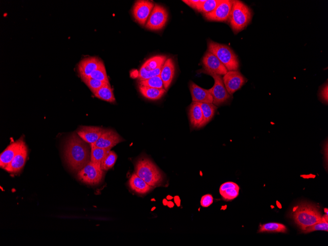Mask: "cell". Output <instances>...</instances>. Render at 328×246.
<instances>
[{
	"label": "cell",
	"mask_w": 328,
	"mask_h": 246,
	"mask_svg": "<svg viewBox=\"0 0 328 246\" xmlns=\"http://www.w3.org/2000/svg\"><path fill=\"white\" fill-rule=\"evenodd\" d=\"M87 143L76 134L66 142L65 156L69 167L74 172H79L90 161V153Z\"/></svg>",
	"instance_id": "cell-1"
},
{
	"label": "cell",
	"mask_w": 328,
	"mask_h": 246,
	"mask_svg": "<svg viewBox=\"0 0 328 246\" xmlns=\"http://www.w3.org/2000/svg\"><path fill=\"white\" fill-rule=\"evenodd\" d=\"M292 216L295 223L303 230L318 223L322 217L318 207L308 203H302L296 206Z\"/></svg>",
	"instance_id": "cell-2"
},
{
	"label": "cell",
	"mask_w": 328,
	"mask_h": 246,
	"mask_svg": "<svg viewBox=\"0 0 328 246\" xmlns=\"http://www.w3.org/2000/svg\"><path fill=\"white\" fill-rule=\"evenodd\" d=\"M135 174L149 185L155 187L163 182L164 177L157 166L149 159L139 160L135 166Z\"/></svg>",
	"instance_id": "cell-3"
},
{
	"label": "cell",
	"mask_w": 328,
	"mask_h": 246,
	"mask_svg": "<svg viewBox=\"0 0 328 246\" xmlns=\"http://www.w3.org/2000/svg\"><path fill=\"white\" fill-rule=\"evenodd\" d=\"M253 16L251 10L241 1H234L229 22L234 32L243 30L250 23Z\"/></svg>",
	"instance_id": "cell-4"
},
{
	"label": "cell",
	"mask_w": 328,
	"mask_h": 246,
	"mask_svg": "<svg viewBox=\"0 0 328 246\" xmlns=\"http://www.w3.org/2000/svg\"><path fill=\"white\" fill-rule=\"evenodd\" d=\"M208 52L216 56L229 71L238 70L240 67L238 57L228 46L210 41L208 42Z\"/></svg>",
	"instance_id": "cell-5"
},
{
	"label": "cell",
	"mask_w": 328,
	"mask_h": 246,
	"mask_svg": "<svg viewBox=\"0 0 328 246\" xmlns=\"http://www.w3.org/2000/svg\"><path fill=\"white\" fill-rule=\"evenodd\" d=\"M202 72L211 76L214 79V85L208 89L213 97V104L215 106H220L227 103L231 99V95L225 88L222 76L204 70Z\"/></svg>",
	"instance_id": "cell-6"
},
{
	"label": "cell",
	"mask_w": 328,
	"mask_h": 246,
	"mask_svg": "<svg viewBox=\"0 0 328 246\" xmlns=\"http://www.w3.org/2000/svg\"><path fill=\"white\" fill-rule=\"evenodd\" d=\"M104 176L103 171L90 161L78 172L77 178L81 182L95 185L101 182Z\"/></svg>",
	"instance_id": "cell-7"
},
{
	"label": "cell",
	"mask_w": 328,
	"mask_h": 246,
	"mask_svg": "<svg viewBox=\"0 0 328 246\" xmlns=\"http://www.w3.org/2000/svg\"><path fill=\"white\" fill-rule=\"evenodd\" d=\"M168 18L166 9L163 6L156 5L146 24V27L151 30L162 29L166 25Z\"/></svg>",
	"instance_id": "cell-8"
},
{
	"label": "cell",
	"mask_w": 328,
	"mask_h": 246,
	"mask_svg": "<svg viewBox=\"0 0 328 246\" xmlns=\"http://www.w3.org/2000/svg\"><path fill=\"white\" fill-rule=\"evenodd\" d=\"M233 3L234 1L231 0H222V2L213 12L204 14V17L210 21L227 22L229 20Z\"/></svg>",
	"instance_id": "cell-9"
},
{
	"label": "cell",
	"mask_w": 328,
	"mask_h": 246,
	"mask_svg": "<svg viewBox=\"0 0 328 246\" xmlns=\"http://www.w3.org/2000/svg\"><path fill=\"white\" fill-rule=\"evenodd\" d=\"M223 80L225 88L231 95L240 89L247 81V79L238 70L228 71L224 75Z\"/></svg>",
	"instance_id": "cell-10"
},
{
	"label": "cell",
	"mask_w": 328,
	"mask_h": 246,
	"mask_svg": "<svg viewBox=\"0 0 328 246\" xmlns=\"http://www.w3.org/2000/svg\"><path fill=\"white\" fill-rule=\"evenodd\" d=\"M153 7L154 4L151 1L141 0L135 2L133 9V15L139 24L145 25Z\"/></svg>",
	"instance_id": "cell-11"
},
{
	"label": "cell",
	"mask_w": 328,
	"mask_h": 246,
	"mask_svg": "<svg viewBox=\"0 0 328 246\" xmlns=\"http://www.w3.org/2000/svg\"><path fill=\"white\" fill-rule=\"evenodd\" d=\"M202 63L204 70L219 75H224L228 70L221 62L212 53L207 52L204 55Z\"/></svg>",
	"instance_id": "cell-12"
},
{
	"label": "cell",
	"mask_w": 328,
	"mask_h": 246,
	"mask_svg": "<svg viewBox=\"0 0 328 246\" xmlns=\"http://www.w3.org/2000/svg\"><path fill=\"white\" fill-rule=\"evenodd\" d=\"M123 141V139L117 133L105 130L97 142L93 145L100 148L111 149Z\"/></svg>",
	"instance_id": "cell-13"
},
{
	"label": "cell",
	"mask_w": 328,
	"mask_h": 246,
	"mask_svg": "<svg viewBox=\"0 0 328 246\" xmlns=\"http://www.w3.org/2000/svg\"><path fill=\"white\" fill-rule=\"evenodd\" d=\"M23 138L11 144L0 156V167L5 169L13 161L24 144Z\"/></svg>",
	"instance_id": "cell-14"
},
{
	"label": "cell",
	"mask_w": 328,
	"mask_h": 246,
	"mask_svg": "<svg viewBox=\"0 0 328 246\" xmlns=\"http://www.w3.org/2000/svg\"><path fill=\"white\" fill-rule=\"evenodd\" d=\"M27 156L28 149L24 142L13 161L4 170L10 173H19L24 167Z\"/></svg>",
	"instance_id": "cell-15"
},
{
	"label": "cell",
	"mask_w": 328,
	"mask_h": 246,
	"mask_svg": "<svg viewBox=\"0 0 328 246\" xmlns=\"http://www.w3.org/2000/svg\"><path fill=\"white\" fill-rule=\"evenodd\" d=\"M103 63L97 57H92L82 60L78 65V71L82 78H87Z\"/></svg>",
	"instance_id": "cell-16"
},
{
	"label": "cell",
	"mask_w": 328,
	"mask_h": 246,
	"mask_svg": "<svg viewBox=\"0 0 328 246\" xmlns=\"http://www.w3.org/2000/svg\"><path fill=\"white\" fill-rule=\"evenodd\" d=\"M105 131L99 127H84L77 132V134L85 142L92 145L97 142Z\"/></svg>",
	"instance_id": "cell-17"
},
{
	"label": "cell",
	"mask_w": 328,
	"mask_h": 246,
	"mask_svg": "<svg viewBox=\"0 0 328 246\" xmlns=\"http://www.w3.org/2000/svg\"><path fill=\"white\" fill-rule=\"evenodd\" d=\"M189 88L193 102L213 103V97L208 89H204L193 82H190Z\"/></svg>",
	"instance_id": "cell-18"
},
{
	"label": "cell",
	"mask_w": 328,
	"mask_h": 246,
	"mask_svg": "<svg viewBox=\"0 0 328 246\" xmlns=\"http://www.w3.org/2000/svg\"><path fill=\"white\" fill-rule=\"evenodd\" d=\"M175 73V65L172 59L169 58L165 61L162 69L160 77L164 89L167 90L171 84Z\"/></svg>",
	"instance_id": "cell-19"
},
{
	"label": "cell",
	"mask_w": 328,
	"mask_h": 246,
	"mask_svg": "<svg viewBox=\"0 0 328 246\" xmlns=\"http://www.w3.org/2000/svg\"><path fill=\"white\" fill-rule=\"evenodd\" d=\"M189 115L191 124L194 128H202L203 117L202 110L198 102H193L192 103Z\"/></svg>",
	"instance_id": "cell-20"
},
{
	"label": "cell",
	"mask_w": 328,
	"mask_h": 246,
	"mask_svg": "<svg viewBox=\"0 0 328 246\" xmlns=\"http://www.w3.org/2000/svg\"><path fill=\"white\" fill-rule=\"evenodd\" d=\"M129 185L130 188L133 191L141 195L148 193L154 188L147 184L135 173L133 174L131 177L129 181Z\"/></svg>",
	"instance_id": "cell-21"
},
{
	"label": "cell",
	"mask_w": 328,
	"mask_h": 246,
	"mask_svg": "<svg viewBox=\"0 0 328 246\" xmlns=\"http://www.w3.org/2000/svg\"><path fill=\"white\" fill-rule=\"evenodd\" d=\"M90 145L91 147L90 161L101 168V163L103 160L111 149L100 148L93 144Z\"/></svg>",
	"instance_id": "cell-22"
},
{
	"label": "cell",
	"mask_w": 328,
	"mask_h": 246,
	"mask_svg": "<svg viewBox=\"0 0 328 246\" xmlns=\"http://www.w3.org/2000/svg\"><path fill=\"white\" fill-rule=\"evenodd\" d=\"M139 89L143 96L153 100L160 99L166 92L165 89H156L140 85H139Z\"/></svg>",
	"instance_id": "cell-23"
},
{
	"label": "cell",
	"mask_w": 328,
	"mask_h": 246,
	"mask_svg": "<svg viewBox=\"0 0 328 246\" xmlns=\"http://www.w3.org/2000/svg\"><path fill=\"white\" fill-rule=\"evenodd\" d=\"M93 94L96 97L108 102L113 103L116 100L113 89L110 85H107L102 87Z\"/></svg>",
	"instance_id": "cell-24"
},
{
	"label": "cell",
	"mask_w": 328,
	"mask_h": 246,
	"mask_svg": "<svg viewBox=\"0 0 328 246\" xmlns=\"http://www.w3.org/2000/svg\"><path fill=\"white\" fill-rule=\"evenodd\" d=\"M202 110L203 120L201 127L205 126L212 119L217 107L213 103H199Z\"/></svg>",
	"instance_id": "cell-25"
},
{
	"label": "cell",
	"mask_w": 328,
	"mask_h": 246,
	"mask_svg": "<svg viewBox=\"0 0 328 246\" xmlns=\"http://www.w3.org/2000/svg\"><path fill=\"white\" fill-rule=\"evenodd\" d=\"M287 228L283 224L277 223H269L261 225L259 232H282L286 233Z\"/></svg>",
	"instance_id": "cell-26"
},
{
	"label": "cell",
	"mask_w": 328,
	"mask_h": 246,
	"mask_svg": "<svg viewBox=\"0 0 328 246\" xmlns=\"http://www.w3.org/2000/svg\"><path fill=\"white\" fill-rule=\"evenodd\" d=\"M167 60L164 56H156L148 60L142 66L147 70H153L163 66Z\"/></svg>",
	"instance_id": "cell-27"
},
{
	"label": "cell",
	"mask_w": 328,
	"mask_h": 246,
	"mask_svg": "<svg viewBox=\"0 0 328 246\" xmlns=\"http://www.w3.org/2000/svg\"><path fill=\"white\" fill-rule=\"evenodd\" d=\"M328 213L322 216L321 219L316 224L306 228L304 231L305 233L313 232L314 231H328Z\"/></svg>",
	"instance_id": "cell-28"
},
{
	"label": "cell",
	"mask_w": 328,
	"mask_h": 246,
	"mask_svg": "<svg viewBox=\"0 0 328 246\" xmlns=\"http://www.w3.org/2000/svg\"><path fill=\"white\" fill-rule=\"evenodd\" d=\"M117 155L113 151L109 152L101 163V169L106 171L113 167L117 160Z\"/></svg>",
	"instance_id": "cell-29"
},
{
	"label": "cell",
	"mask_w": 328,
	"mask_h": 246,
	"mask_svg": "<svg viewBox=\"0 0 328 246\" xmlns=\"http://www.w3.org/2000/svg\"><path fill=\"white\" fill-rule=\"evenodd\" d=\"M139 85L156 89H164L163 83L160 76L153 77L145 80L139 81Z\"/></svg>",
	"instance_id": "cell-30"
},
{
	"label": "cell",
	"mask_w": 328,
	"mask_h": 246,
	"mask_svg": "<svg viewBox=\"0 0 328 246\" xmlns=\"http://www.w3.org/2000/svg\"><path fill=\"white\" fill-rule=\"evenodd\" d=\"M163 65L153 70H147L144 67L142 66L138 74L139 81L160 76Z\"/></svg>",
	"instance_id": "cell-31"
},
{
	"label": "cell",
	"mask_w": 328,
	"mask_h": 246,
	"mask_svg": "<svg viewBox=\"0 0 328 246\" xmlns=\"http://www.w3.org/2000/svg\"><path fill=\"white\" fill-rule=\"evenodd\" d=\"M89 77L107 84H110L103 63L97 69L91 74Z\"/></svg>",
	"instance_id": "cell-32"
},
{
	"label": "cell",
	"mask_w": 328,
	"mask_h": 246,
	"mask_svg": "<svg viewBox=\"0 0 328 246\" xmlns=\"http://www.w3.org/2000/svg\"><path fill=\"white\" fill-rule=\"evenodd\" d=\"M81 79L93 93L102 87L107 85H110V84H107L89 77L82 78Z\"/></svg>",
	"instance_id": "cell-33"
},
{
	"label": "cell",
	"mask_w": 328,
	"mask_h": 246,
	"mask_svg": "<svg viewBox=\"0 0 328 246\" xmlns=\"http://www.w3.org/2000/svg\"><path fill=\"white\" fill-rule=\"evenodd\" d=\"M222 2V0H205L202 5L199 12L207 14L213 12Z\"/></svg>",
	"instance_id": "cell-34"
},
{
	"label": "cell",
	"mask_w": 328,
	"mask_h": 246,
	"mask_svg": "<svg viewBox=\"0 0 328 246\" xmlns=\"http://www.w3.org/2000/svg\"><path fill=\"white\" fill-rule=\"evenodd\" d=\"M240 189V188H229L220 193L224 200L230 201L239 196Z\"/></svg>",
	"instance_id": "cell-35"
},
{
	"label": "cell",
	"mask_w": 328,
	"mask_h": 246,
	"mask_svg": "<svg viewBox=\"0 0 328 246\" xmlns=\"http://www.w3.org/2000/svg\"><path fill=\"white\" fill-rule=\"evenodd\" d=\"M205 1V0H184V3L193 9L199 12L202 5Z\"/></svg>",
	"instance_id": "cell-36"
},
{
	"label": "cell",
	"mask_w": 328,
	"mask_h": 246,
	"mask_svg": "<svg viewBox=\"0 0 328 246\" xmlns=\"http://www.w3.org/2000/svg\"><path fill=\"white\" fill-rule=\"evenodd\" d=\"M213 202V198L212 195L207 194L202 197L200 200V204L203 207H208Z\"/></svg>",
	"instance_id": "cell-37"
},
{
	"label": "cell",
	"mask_w": 328,
	"mask_h": 246,
	"mask_svg": "<svg viewBox=\"0 0 328 246\" xmlns=\"http://www.w3.org/2000/svg\"><path fill=\"white\" fill-rule=\"evenodd\" d=\"M229 188H240L239 186L236 183L233 182H227L223 183L220 186L219 191L220 193L224 191L225 190Z\"/></svg>",
	"instance_id": "cell-38"
},
{
	"label": "cell",
	"mask_w": 328,
	"mask_h": 246,
	"mask_svg": "<svg viewBox=\"0 0 328 246\" xmlns=\"http://www.w3.org/2000/svg\"><path fill=\"white\" fill-rule=\"evenodd\" d=\"M320 96L321 99L326 104L328 103V84H326L321 90Z\"/></svg>",
	"instance_id": "cell-39"
},
{
	"label": "cell",
	"mask_w": 328,
	"mask_h": 246,
	"mask_svg": "<svg viewBox=\"0 0 328 246\" xmlns=\"http://www.w3.org/2000/svg\"><path fill=\"white\" fill-rule=\"evenodd\" d=\"M175 201L178 206L180 204V200L178 197H177L176 198L175 197Z\"/></svg>",
	"instance_id": "cell-40"
},
{
	"label": "cell",
	"mask_w": 328,
	"mask_h": 246,
	"mask_svg": "<svg viewBox=\"0 0 328 246\" xmlns=\"http://www.w3.org/2000/svg\"><path fill=\"white\" fill-rule=\"evenodd\" d=\"M168 205L170 207H172L174 206V203L171 201L168 203Z\"/></svg>",
	"instance_id": "cell-41"
}]
</instances>
